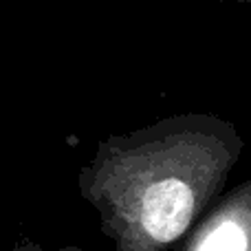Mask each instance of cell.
Instances as JSON below:
<instances>
[{
	"label": "cell",
	"instance_id": "2",
	"mask_svg": "<svg viewBox=\"0 0 251 251\" xmlns=\"http://www.w3.org/2000/svg\"><path fill=\"white\" fill-rule=\"evenodd\" d=\"M176 251H251V181L218 196Z\"/></svg>",
	"mask_w": 251,
	"mask_h": 251
},
{
	"label": "cell",
	"instance_id": "1",
	"mask_svg": "<svg viewBox=\"0 0 251 251\" xmlns=\"http://www.w3.org/2000/svg\"><path fill=\"white\" fill-rule=\"evenodd\" d=\"M245 143L214 115H174L97 146L77 176L113 251H165L223 194Z\"/></svg>",
	"mask_w": 251,
	"mask_h": 251
},
{
	"label": "cell",
	"instance_id": "3",
	"mask_svg": "<svg viewBox=\"0 0 251 251\" xmlns=\"http://www.w3.org/2000/svg\"><path fill=\"white\" fill-rule=\"evenodd\" d=\"M11 251H47V249H42L38 243H33L31 238H18L16 245L11 247ZM57 251H82V249H77V247H64V249H57Z\"/></svg>",
	"mask_w": 251,
	"mask_h": 251
}]
</instances>
